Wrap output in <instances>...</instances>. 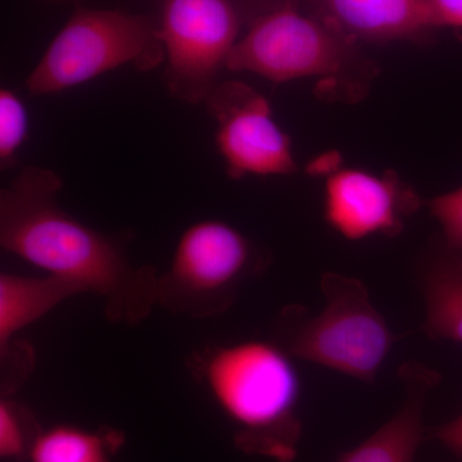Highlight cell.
<instances>
[{"instance_id":"obj_1","label":"cell","mask_w":462,"mask_h":462,"mask_svg":"<svg viewBox=\"0 0 462 462\" xmlns=\"http://www.w3.org/2000/svg\"><path fill=\"white\" fill-rule=\"evenodd\" d=\"M62 180L26 167L0 191V245L47 275L98 296L109 320L136 325L157 305L153 267L134 266L116 238L81 223L58 203Z\"/></svg>"},{"instance_id":"obj_2","label":"cell","mask_w":462,"mask_h":462,"mask_svg":"<svg viewBox=\"0 0 462 462\" xmlns=\"http://www.w3.org/2000/svg\"><path fill=\"white\" fill-rule=\"evenodd\" d=\"M293 360L273 340L258 339L212 346L199 358L200 380L236 425L242 451L279 462L296 458L302 391Z\"/></svg>"},{"instance_id":"obj_3","label":"cell","mask_w":462,"mask_h":462,"mask_svg":"<svg viewBox=\"0 0 462 462\" xmlns=\"http://www.w3.org/2000/svg\"><path fill=\"white\" fill-rule=\"evenodd\" d=\"M320 288L325 298L321 311L311 315L302 306L285 307L273 322V342L294 360L374 382L397 337L360 279L327 273Z\"/></svg>"},{"instance_id":"obj_4","label":"cell","mask_w":462,"mask_h":462,"mask_svg":"<svg viewBox=\"0 0 462 462\" xmlns=\"http://www.w3.org/2000/svg\"><path fill=\"white\" fill-rule=\"evenodd\" d=\"M165 62L158 23L114 9H79L27 76L32 96L62 93L124 66L151 71Z\"/></svg>"},{"instance_id":"obj_5","label":"cell","mask_w":462,"mask_h":462,"mask_svg":"<svg viewBox=\"0 0 462 462\" xmlns=\"http://www.w3.org/2000/svg\"><path fill=\"white\" fill-rule=\"evenodd\" d=\"M355 42L319 16L300 14L291 5L261 14L231 51L226 69L263 76L273 83L325 78L354 85L367 69L354 50Z\"/></svg>"},{"instance_id":"obj_6","label":"cell","mask_w":462,"mask_h":462,"mask_svg":"<svg viewBox=\"0 0 462 462\" xmlns=\"http://www.w3.org/2000/svg\"><path fill=\"white\" fill-rule=\"evenodd\" d=\"M258 266L254 245L238 229L199 221L181 234L169 269L158 276L157 303L193 318L221 314Z\"/></svg>"},{"instance_id":"obj_7","label":"cell","mask_w":462,"mask_h":462,"mask_svg":"<svg viewBox=\"0 0 462 462\" xmlns=\"http://www.w3.org/2000/svg\"><path fill=\"white\" fill-rule=\"evenodd\" d=\"M239 14L230 0H165L158 33L165 79L181 102L205 103L238 42Z\"/></svg>"},{"instance_id":"obj_8","label":"cell","mask_w":462,"mask_h":462,"mask_svg":"<svg viewBox=\"0 0 462 462\" xmlns=\"http://www.w3.org/2000/svg\"><path fill=\"white\" fill-rule=\"evenodd\" d=\"M205 105L217 121L216 145L231 179L297 171L291 139L273 120L263 94L240 81H225Z\"/></svg>"},{"instance_id":"obj_9","label":"cell","mask_w":462,"mask_h":462,"mask_svg":"<svg viewBox=\"0 0 462 462\" xmlns=\"http://www.w3.org/2000/svg\"><path fill=\"white\" fill-rule=\"evenodd\" d=\"M420 207L415 191L396 173L375 175L358 169H338L325 184L324 217L348 240L374 236H397L404 221Z\"/></svg>"},{"instance_id":"obj_10","label":"cell","mask_w":462,"mask_h":462,"mask_svg":"<svg viewBox=\"0 0 462 462\" xmlns=\"http://www.w3.org/2000/svg\"><path fill=\"white\" fill-rule=\"evenodd\" d=\"M404 387V401L396 415L375 433L351 451L340 456L338 462H413L427 430L422 422L430 394L442 382L437 370L410 361L398 372Z\"/></svg>"},{"instance_id":"obj_11","label":"cell","mask_w":462,"mask_h":462,"mask_svg":"<svg viewBox=\"0 0 462 462\" xmlns=\"http://www.w3.org/2000/svg\"><path fill=\"white\" fill-rule=\"evenodd\" d=\"M316 16L351 41L415 39L430 25L425 0H310Z\"/></svg>"},{"instance_id":"obj_12","label":"cell","mask_w":462,"mask_h":462,"mask_svg":"<svg viewBox=\"0 0 462 462\" xmlns=\"http://www.w3.org/2000/svg\"><path fill=\"white\" fill-rule=\"evenodd\" d=\"M419 288L425 302L424 333L462 345V257L440 239L420 264Z\"/></svg>"},{"instance_id":"obj_13","label":"cell","mask_w":462,"mask_h":462,"mask_svg":"<svg viewBox=\"0 0 462 462\" xmlns=\"http://www.w3.org/2000/svg\"><path fill=\"white\" fill-rule=\"evenodd\" d=\"M81 294L69 282L53 276L0 275V354L8 357L14 336L69 298Z\"/></svg>"},{"instance_id":"obj_14","label":"cell","mask_w":462,"mask_h":462,"mask_svg":"<svg viewBox=\"0 0 462 462\" xmlns=\"http://www.w3.org/2000/svg\"><path fill=\"white\" fill-rule=\"evenodd\" d=\"M117 445L115 433L60 424L39 431L29 458L32 462H109Z\"/></svg>"},{"instance_id":"obj_15","label":"cell","mask_w":462,"mask_h":462,"mask_svg":"<svg viewBox=\"0 0 462 462\" xmlns=\"http://www.w3.org/2000/svg\"><path fill=\"white\" fill-rule=\"evenodd\" d=\"M29 135V114L23 99L8 88L0 90V165H14Z\"/></svg>"},{"instance_id":"obj_16","label":"cell","mask_w":462,"mask_h":462,"mask_svg":"<svg viewBox=\"0 0 462 462\" xmlns=\"http://www.w3.org/2000/svg\"><path fill=\"white\" fill-rule=\"evenodd\" d=\"M41 430L30 424L25 410L20 404L3 400L0 402V456L18 458L29 456L33 439Z\"/></svg>"},{"instance_id":"obj_17","label":"cell","mask_w":462,"mask_h":462,"mask_svg":"<svg viewBox=\"0 0 462 462\" xmlns=\"http://www.w3.org/2000/svg\"><path fill=\"white\" fill-rule=\"evenodd\" d=\"M431 216L442 227L443 245L462 257V185L428 202Z\"/></svg>"},{"instance_id":"obj_18","label":"cell","mask_w":462,"mask_h":462,"mask_svg":"<svg viewBox=\"0 0 462 462\" xmlns=\"http://www.w3.org/2000/svg\"><path fill=\"white\" fill-rule=\"evenodd\" d=\"M431 27L462 30V0H425Z\"/></svg>"},{"instance_id":"obj_19","label":"cell","mask_w":462,"mask_h":462,"mask_svg":"<svg viewBox=\"0 0 462 462\" xmlns=\"http://www.w3.org/2000/svg\"><path fill=\"white\" fill-rule=\"evenodd\" d=\"M427 439L439 442L456 456L462 457V413L454 420L427 430Z\"/></svg>"},{"instance_id":"obj_20","label":"cell","mask_w":462,"mask_h":462,"mask_svg":"<svg viewBox=\"0 0 462 462\" xmlns=\"http://www.w3.org/2000/svg\"><path fill=\"white\" fill-rule=\"evenodd\" d=\"M338 162V154L328 153L318 158L314 163H311L310 169H311V173H315V175L329 176L331 172L339 169L337 165Z\"/></svg>"}]
</instances>
